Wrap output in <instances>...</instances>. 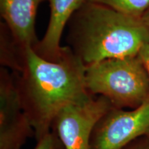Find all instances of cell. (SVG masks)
<instances>
[{
    "mask_svg": "<svg viewBox=\"0 0 149 149\" xmlns=\"http://www.w3.org/2000/svg\"><path fill=\"white\" fill-rule=\"evenodd\" d=\"M144 136L149 137V100L130 111L112 107L95 126L91 149H124Z\"/></svg>",
    "mask_w": 149,
    "mask_h": 149,
    "instance_id": "5b68a950",
    "label": "cell"
},
{
    "mask_svg": "<svg viewBox=\"0 0 149 149\" xmlns=\"http://www.w3.org/2000/svg\"><path fill=\"white\" fill-rule=\"evenodd\" d=\"M35 149H65V148L57 134L51 130L40 141H37Z\"/></svg>",
    "mask_w": 149,
    "mask_h": 149,
    "instance_id": "30bf717a",
    "label": "cell"
},
{
    "mask_svg": "<svg viewBox=\"0 0 149 149\" xmlns=\"http://www.w3.org/2000/svg\"><path fill=\"white\" fill-rule=\"evenodd\" d=\"M51 15L47 30L42 41L33 49L42 58L55 61L62 55L60 46L63 31L77 9L85 0H48Z\"/></svg>",
    "mask_w": 149,
    "mask_h": 149,
    "instance_id": "ba28073f",
    "label": "cell"
},
{
    "mask_svg": "<svg viewBox=\"0 0 149 149\" xmlns=\"http://www.w3.org/2000/svg\"><path fill=\"white\" fill-rule=\"evenodd\" d=\"M124 149H149V137L139 140L131 146H128Z\"/></svg>",
    "mask_w": 149,
    "mask_h": 149,
    "instance_id": "7c38bea8",
    "label": "cell"
},
{
    "mask_svg": "<svg viewBox=\"0 0 149 149\" xmlns=\"http://www.w3.org/2000/svg\"><path fill=\"white\" fill-rule=\"evenodd\" d=\"M86 65L69 47L55 61L47 60L32 46L24 48L22 69L14 72L22 107L40 141L51 131L63 108L92 95L86 88Z\"/></svg>",
    "mask_w": 149,
    "mask_h": 149,
    "instance_id": "6da1fadb",
    "label": "cell"
},
{
    "mask_svg": "<svg viewBox=\"0 0 149 149\" xmlns=\"http://www.w3.org/2000/svg\"><path fill=\"white\" fill-rule=\"evenodd\" d=\"M35 130L19 95L14 73L0 70V149H21Z\"/></svg>",
    "mask_w": 149,
    "mask_h": 149,
    "instance_id": "8992f818",
    "label": "cell"
},
{
    "mask_svg": "<svg viewBox=\"0 0 149 149\" xmlns=\"http://www.w3.org/2000/svg\"><path fill=\"white\" fill-rule=\"evenodd\" d=\"M138 57L141 59L149 77V41L141 48Z\"/></svg>",
    "mask_w": 149,
    "mask_h": 149,
    "instance_id": "8fae6325",
    "label": "cell"
},
{
    "mask_svg": "<svg viewBox=\"0 0 149 149\" xmlns=\"http://www.w3.org/2000/svg\"><path fill=\"white\" fill-rule=\"evenodd\" d=\"M42 0H0V12L16 42L25 48L34 47L38 42L35 35V18Z\"/></svg>",
    "mask_w": 149,
    "mask_h": 149,
    "instance_id": "52a82bcc",
    "label": "cell"
},
{
    "mask_svg": "<svg viewBox=\"0 0 149 149\" xmlns=\"http://www.w3.org/2000/svg\"><path fill=\"white\" fill-rule=\"evenodd\" d=\"M113 107L105 97L91 95L70 104L56 115L51 130L65 149H91V135L100 119Z\"/></svg>",
    "mask_w": 149,
    "mask_h": 149,
    "instance_id": "277c9868",
    "label": "cell"
},
{
    "mask_svg": "<svg viewBox=\"0 0 149 149\" xmlns=\"http://www.w3.org/2000/svg\"><path fill=\"white\" fill-rule=\"evenodd\" d=\"M68 38L86 66L108 59L137 56L149 41L141 18L84 1L70 18Z\"/></svg>",
    "mask_w": 149,
    "mask_h": 149,
    "instance_id": "7a4b0ae2",
    "label": "cell"
},
{
    "mask_svg": "<svg viewBox=\"0 0 149 149\" xmlns=\"http://www.w3.org/2000/svg\"><path fill=\"white\" fill-rule=\"evenodd\" d=\"M86 66L87 90L92 95L105 97L113 107L133 109L149 100V77L138 55Z\"/></svg>",
    "mask_w": 149,
    "mask_h": 149,
    "instance_id": "3957f363",
    "label": "cell"
},
{
    "mask_svg": "<svg viewBox=\"0 0 149 149\" xmlns=\"http://www.w3.org/2000/svg\"><path fill=\"white\" fill-rule=\"evenodd\" d=\"M91 3H97L112 9L141 18L149 7V0H85Z\"/></svg>",
    "mask_w": 149,
    "mask_h": 149,
    "instance_id": "9c48e42d",
    "label": "cell"
},
{
    "mask_svg": "<svg viewBox=\"0 0 149 149\" xmlns=\"http://www.w3.org/2000/svg\"><path fill=\"white\" fill-rule=\"evenodd\" d=\"M141 19L143 21V22L145 24V25L149 29V7L146 10V12L144 13V15L141 16Z\"/></svg>",
    "mask_w": 149,
    "mask_h": 149,
    "instance_id": "4fadbf2b",
    "label": "cell"
}]
</instances>
